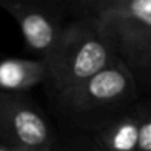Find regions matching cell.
I'll use <instances>...</instances> for the list:
<instances>
[{
	"mask_svg": "<svg viewBox=\"0 0 151 151\" xmlns=\"http://www.w3.org/2000/svg\"><path fill=\"white\" fill-rule=\"evenodd\" d=\"M142 99L132 74L117 61L50 104L59 132L92 135L136 110Z\"/></svg>",
	"mask_w": 151,
	"mask_h": 151,
	"instance_id": "obj_1",
	"label": "cell"
},
{
	"mask_svg": "<svg viewBox=\"0 0 151 151\" xmlns=\"http://www.w3.org/2000/svg\"><path fill=\"white\" fill-rule=\"evenodd\" d=\"M70 19L98 17L142 98L151 99V0H65Z\"/></svg>",
	"mask_w": 151,
	"mask_h": 151,
	"instance_id": "obj_2",
	"label": "cell"
},
{
	"mask_svg": "<svg viewBox=\"0 0 151 151\" xmlns=\"http://www.w3.org/2000/svg\"><path fill=\"white\" fill-rule=\"evenodd\" d=\"M117 61L113 40L98 17L70 19L53 53L45 61L49 98L67 93Z\"/></svg>",
	"mask_w": 151,
	"mask_h": 151,
	"instance_id": "obj_3",
	"label": "cell"
},
{
	"mask_svg": "<svg viewBox=\"0 0 151 151\" xmlns=\"http://www.w3.org/2000/svg\"><path fill=\"white\" fill-rule=\"evenodd\" d=\"M0 144L12 151H58L59 130L28 93L0 92Z\"/></svg>",
	"mask_w": 151,
	"mask_h": 151,
	"instance_id": "obj_4",
	"label": "cell"
},
{
	"mask_svg": "<svg viewBox=\"0 0 151 151\" xmlns=\"http://www.w3.org/2000/svg\"><path fill=\"white\" fill-rule=\"evenodd\" d=\"M18 24L27 47L46 61L58 46L70 21L65 0H0Z\"/></svg>",
	"mask_w": 151,
	"mask_h": 151,
	"instance_id": "obj_5",
	"label": "cell"
},
{
	"mask_svg": "<svg viewBox=\"0 0 151 151\" xmlns=\"http://www.w3.org/2000/svg\"><path fill=\"white\" fill-rule=\"evenodd\" d=\"M47 67L42 59L0 58V92L27 93L30 89L45 85Z\"/></svg>",
	"mask_w": 151,
	"mask_h": 151,
	"instance_id": "obj_6",
	"label": "cell"
},
{
	"mask_svg": "<svg viewBox=\"0 0 151 151\" xmlns=\"http://www.w3.org/2000/svg\"><path fill=\"white\" fill-rule=\"evenodd\" d=\"M142 102L132 113L113 120L89 136L102 151H138Z\"/></svg>",
	"mask_w": 151,
	"mask_h": 151,
	"instance_id": "obj_7",
	"label": "cell"
},
{
	"mask_svg": "<svg viewBox=\"0 0 151 151\" xmlns=\"http://www.w3.org/2000/svg\"><path fill=\"white\" fill-rule=\"evenodd\" d=\"M58 151H102L89 135L59 132Z\"/></svg>",
	"mask_w": 151,
	"mask_h": 151,
	"instance_id": "obj_8",
	"label": "cell"
},
{
	"mask_svg": "<svg viewBox=\"0 0 151 151\" xmlns=\"http://www.w3.org/2000/svg\"><path fill=\"white\" fill-rule=\"evenodd\" d=\"M138 151H151V99L144 98Z\"/></svg>",
	"mask_w": 151,
	"mask_h": 151,
	"instance_id": "obj_9",
	"label": "cell"
},
{
	"mask_svg": "<svg viewBox=\"0 0 151 151\" xmlns=\"http://www.w3.org/2000/svg\"><path fill=\"white\" fill-rule=\"evenodd\" d=\"M0 151H12V150H9L8 147H5L3 144H0Z\"/></svg>",
	"mask_w": 151,
	"mask_h": 151,
	"instance_id": "obj_10",
	"label": "cell"
}]
</instances>
